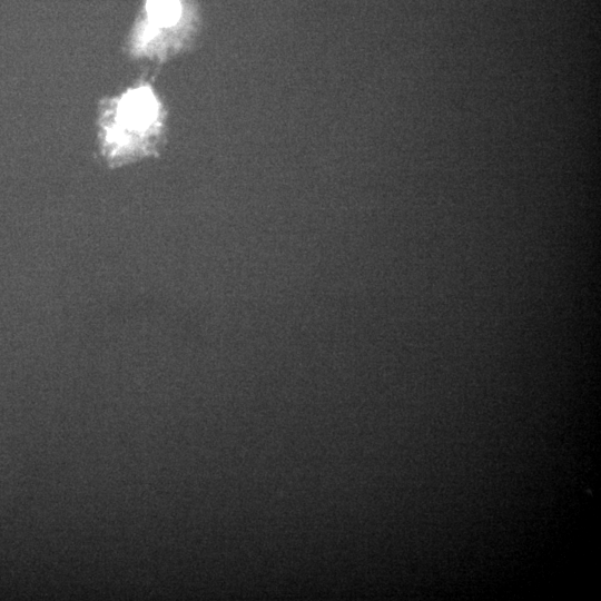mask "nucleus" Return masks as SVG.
<instances>
[{"label":"nucleus","mask_w":601,"mask_h":601,"mask_svg":"<svg viewBox=\"0 0 601 601\" xmlns=\"http://www.w3.org/2000/svg\"><path fill=\"white\" fill-rule=\"evenodd\" d=\"M164 125L160 101L148 83L105 102L100 116L101 151L111 167L156 154Z\"/></svg>","instance_id":"nucleus-1"},{"label":"nucleus","mask_w":601,"mask_h":601,"mask_svg":"<svg viewBox=\"0 0 601 601\" xmlns=\"http://www.w3.org/2000/svg\"><path fill=\"white\" fill-rule=\"evenodd\" d=\"M181 14L180 0H146L145 17L132 32L129 53L139 58L165 59L170 52L167 31L177 26Z\"/></svg>","instance_id":"nucleus-2"}]
</instances>
